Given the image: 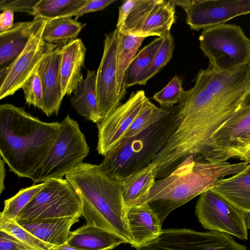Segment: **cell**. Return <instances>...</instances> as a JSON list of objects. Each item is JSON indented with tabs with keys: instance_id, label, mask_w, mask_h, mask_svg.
I'll return each mask as SVG.
<instances>
[{
	"instance_id": "4dcf8cb0",
	"label": "cell",
	"mask_w": 250,
	"mask_h": 250,
	"mask_svg": "<svg viewBox=\"0 0 250 250\" xmlns=\"http://www.w3.org/2000/svg\"><path fill=\"white\" fill-rule=\"evenodd\" d=\"M171 107H158L147 98L140 112L127 131L123 139L129 138L137 135L168 113Z\"/></svg>"
},
{
	"instance_id": "277c9868",
	"label": "cell",
	"mask_w": 250,
	"mask_h": 250,
	"mask_svg": "<svg viewBox=\"0 0 250 250\" xmlns=\"http://www.w3.org/2000/svg\"><path fill=\"white\" fill-rule=\"evenodd\" d=\"M249 163H212L190 156L169 175L156 180L139 204L148 205L162 225L172 211L210 189L225 177L242 171Z\"/></svg>"
},
{
	"instance_id": "ac0fdd59",
	"label": "cell",
	"mask_w": 250,
	"mask_h": 250,
	"mask_svg": "<svg viewBox=\"0 0 250 250\" xmlns=\"http://www.w3.org/2000/svg\"><path fill=\"white\" fill-rule=\"evenodd\" d=\"M127 217L135 248L157 238L162 229L159 218L146 204L127 207Z\"/></svg>"
},
{
	"instance_id": "8d00e7d4",
	"label": "cell",
	"mask_w": 250,
	"mask_h": 250,
	"mask_svg": "<svg viewBox=\"0 0 250 250\" xmlns=\"http://www.w3.org/2000/svg\"><path fill=\"white\" fill-rule=\"evenodd\" d=\"M39 0H0V10L27 13L34 16V7Z\"/></svg>"
},
{
	"instance_id": "d590c367",
	"label": "cell",
	"mask_w": 250,
	"mask_h": 250,
	"mask_svg": "<svg viewBox=\"0 0 250 250\" xmlns=\"http://www.w3.org/2000/svg\"><path fill=\"white\" fill-rule=\"evenodd\" d=\"M21 89L26 103L37 107L44 112L45 107L42 88L37 67L24 83Z\"/></svg>"
},
{
	"instance_id": "7bdbcfd3",
	"label": "cell",
	"mask_w": 250,
	"mask_h": 250,
	"mask_svg": "<svg viewBox=\"0 0 250 250\" xmlns=\"http://www.w3.org/2000/svg\"><path fill=\"white\" fill-rule=\"evenodd\" d=\"M50 250H84L72 247L69 246L66 243L60 246H54Z\"/></svg>"
},
{
	"instance_id": "ba28073f",
	"label": "cell",
	"mask_w": 250,
	"mask_h": 250,
	"mask_svg": "<svg viewBox=\"0 0 250 250\" xmlns=\"http://www.w3.org/2000/svg\"><path fill=\"white\" fill-rule=\"evenodd\" d=\"M200 48L209 65L229 71L250 62V39L240 26L224 23L202 30Z\"/></svg>"
},
{
	"instance_id": "7402d4cb",
	"label": "cell",
	"mask_w": 250,
	"mask_h": 250,
	"mask_svg": "<svg viewBox=\"0 0 250 250\" xmlns=\"http://www.w3.org/2000/svg\"><path fill=\"white\" fill-rule=\"evenodd\" d=\"M70 102L72 107L86 120L99 124L102 121L96 96V73L87 70L86 76L74 89Z\"/></svg>"
},
{
	"instance_id": "d6a6232c",
	"label": "cell",
	"mask_w": 250,
	"mask_h": 250,
	"mask_svg": "<svg viewBox=\"0 0 250 250\" xmlns=\"http://www.w3.org/2000/svg\"><path fill=\"white\" fill-rule=\"evenodd\" d=\"M174 49V39L170 33L163 36V41L151 64L140 80L139 85H146L149 79L159 73L167 64L172 57Z\"/></svg>"
},
{
	"instance_id": "9a60e30c",
	"label": "cell",
	"mask_w": 250,
	"mask_h": 250,
	"mask_svg": "<svg viewBox=\"0 0 250 250\" xmlns=\"http://www.w3.org/2000/svg\"><path fill=\"white\" fill-rule=\"evenodd\" d=\"M147 98L143 90L133 91L125 103L97 124L98 129L97 150L100 154L105 156L121 141L140 112Z\"/></svg>"
},
{
	"instance_id": "9c48e42d",
	"label": "cell",
	"mask_w": 250,
	"mask_h": 250,
	"mask_svg": "<svg viewBox=\"0 0 250 250\" xmlns=\"http://www.w3.org/2000/svg\"><path fill=\"white\" fill-rule=\"evenodd\" d=\"M45 182L44 187L19 214L17 222L82 216L80 198L66 179H53Z\"/></svg>"
},
{
	"instance_id": "8fae6325",
	"label": "cell",
	"mask_w": 250,
	"mask_h": 250,
	"mask_svg": "<svg viewBox=\"0 0 250 250\" xmlns=\"http://www.w3.org/2000/svg\"><path fill=\"white\" fill-rule=\"evenodd\" d=\"M195 214L205 229L224 232L242 240L248 238L246 213L211 189L200 195Z\"/></svg>"
},
{
	"instance_id": "e0dca14e",
	"label": "cell",
	"mask_w": 250,
	"mask_h": 250,
	"mask_svg": "<svg viewBox=\"0 0 250 250\" xmlns=\"http://www.w3.org/2000/svg\"><path fill=\"white\" fill-rule=\"evenodd\" d=\"M86 48L80 39L71 40L61 47L60 74L63 96L71 95L83 79Z\"/></svg>"
},
{
	"instance_id": "cb8c5ba5",
	"label": "cell",
	"mask_w": 250,
	"mask_h": 250,
	"mask_svg": "<svg viewBox=\"0 0 250 250\" xmlns=\"http://www.w3.org/2000/svg\"><path fill=\"white\" fill-rule=\"evenodd\" d=\"M176 5L173 0H161L135 36L162 37L169 34L175 21Z\"/></svg>"
},
{
	"instance_id": "5bb4252c",
	"label": "cell",
	"mask_w": 250,
	"mask_h": 250,
	"mask_svg": "<svg viewBox=\"0 0 250 250\" xmlns=\"http://www.w3.org/2000/svg\"><path fill=\"white\" fill-rule=\"evenodd\" d=\"M118 41L117 28L105 35L103 54L96 73V96L102 120L121 105L124 98L117 92Z\"/></svg>"
},
{
	"instance_id": "52a82bcc",
	"label": "cell",
	"mask_w": 250,
	"mask_h": 250,
	"mask_svg": "<svg viewBox=\"0 0 250 250\" xmlns=\"http://www.w3.org/2000/svg\"><path fill=\"white\" fill-rule=\"evenodd\" d=\"M195 158L212 163L250 162V88L232 116L210 138Z\"/></svg>"
},
{
	"instance_id": "44dd1931",
	"label": "cell",
	"mask_w": 250,
	"mask_h": 250,
	"mask_svg": "<svg viewBox=\"0 0 250 250\" xmlns=\"http://www.w3.org/2000/svg\"><path fill=\"white\" fill-rule=\"evenodd\" d=\"M79 217L36 219L17 222L39 239L53 246L66 243L70 229Z\"/></svg>"
},
{
	"instance_id": "ffe728a7",
	"label": "cell",
	"mask_w": 250,
	"mask_h": 250,
	"mask_svg": "<svg viewBox=\"0 0 250 250\" xmlns=\"http://www.w3.org/2000/svg\"><path fill=\"white\" fill-rule=\"evenodd\" d=\"M125 241L117 234L101 228L84 225L70 231L66 244L84 250H112Z\"/></svg>"
},
{
	"instance_id": "e575fe53",
	"label": "cell",
	"mask_w": 250,
	"mask_h": 250,
	"mask_svg": "<svg viewBox=\"0 0 250 250\" xmlns=\"http://www.w3.org/2000/svg\"><path fill=\"white\" fill-rule=\"evenodd\" d=\"M182 81L177 75L162 89L155 93L153 99L161 107H168L178 104L185 94Z\"/></svg>"
},
{
	"instance_id": "ee69618b",
	"label": "cell",
	"mask_w": 250,
	"mask_h": 250,
	"mask_svg": "<svg viewBox=\"0 0 250 250\" xmlns=\"http://www.w3.org/2000/svg\"></svg>"
},
{
	"instance_id": "1f68e13d",
	"label": "cell",
	"mask_w": 250,
	"mask_h": 250,
	"mask_svg": "<svg viewBox=\"0 0 250 250\" xmlns=\"http://www.w3.org/2000/svg\"><path fill=\"white\" fill-rule=\"evenodd\" d=\"M161 0H139L125 19L122 26L118 30L125 35H135L150 13Z\"/></svg>"
},
{
	"instance_id": "4fadbf2b",
	"label": "cell",
	"mask_w": 250,
	"mask_h": 250,
	"mask_svg": "<svg viewBox=\"0 0 250 250\" xmlns=\"http://www.w3.org/2000/svg\"><path fill=\"white\" fill-rule=\"evenodd\" d=\"M186 12V22L199 31L250 14V0H173Z\"/></svg>"
},
{
	"instance_id": "74e56055",
	"label": "cell",
	"mask_w": 250,
	"mask_h": 250,
	"mask_svg": "<svg viewBox=\"0 0 250 250\" xmlns=\"http://www.w3.org/2000/svg\"><path fill=\"white\" fill-rule=\"evenodd\" d=\"M116 1V0H89L84 5L67 17L71 18L75 16V19H77L85 14L101 11Z\"/></svg>"
},
{
	"instance_id": "b9f144b4",
	"label": "cell",
	"mask_w": 250,
	"mask_h": 250,
	"mask_svg": "<svg viewBox=\"0 0 250 250\" xmlns=\"http://www.w3.org/2000/svg\"><path fill=\"white\" fill-rule=\"evenodd\" d=\"M5 163L3 159L0 158V193L1 194L5 188L4 179L5 177V169L4 164Z\"/></svg>"
},
{
	"instance_id": "484cf974",
	"label": "cell",
	"mask_w": 250,
	"mask_h": 250,
	"mask_svg": "<svg viewBox=\"0 0 250 250\" xmlns=\"http://www.w3.org/2000/svg\"><path fill=\"white\" fill-rule=\"evenodd\" d=\"M145 38L125 35L119 32L117 63V92L124 97L126 91L123 90L126 71L138 53Z\"/></svg>"
},
{
	"instance_id": "60d3db41",
	"label": "cell",
	"mask_w": 250,
	"mask_h": 250,
	"mask_svg": "<svg viewBox=\"0 0 250 250\" xmlns=\"http://www.w3.org/2000/svg\"><path fill=\"white\" fill-rule=\"evenodd\" d=\"M14 12L5 10L0 14V32L10 29L14 25Z\"/></svg>"
},
{
	"instance_id": "7c38bea8",
	"label": "cell",
	"mask_w": 250,
	"mask_h": 250,
	"mask_svg": "<svg viewBox=\"0 0 250 250\" xmlns=\"http://www.w3.org/2000/svg\"><path fill=\"white\" fill-rule=\"evenodd\" d=\"M47 21L42 18L39 19L24 49L8 66L4 67L6 74L0 80V100L14 95L21 88L42 58L58 46L47 43L42 39V33Z\"/></svg>"
},
{
	"instance_id": "83f0119b",
	"label": "cell",
	"mask_w": 250,
	"mask_h": 250,
	"mask_svg": "<svg viewBox=\"0 0 250 250\" xmlns=\"http://www.w3.org/2000/svg\"><path fill=\"white\" fill-rule=\"evenodd\" d=\"M84 25L70 17L59 18L47 21L42 33V39L47 43L66 44L76 39Z\"/></svg>"
},
{
	"instance_id": "30bf717a",
	"label": "cell",
	"mask_w": 250,
	"mask_h": 250,
	"mask_svg": "<svg viewBox=\"0 0 250 250\" xmlns=\"http://www.w3.org/2000/svg\"><path fill=\"white\" fill-rule=\"evenodd\" d=\"M137 250H247L228 234L200 232L188 229H162L155 239Z\"/></svg>"
},
{
	"instance_id": "f35d334b",
	"label": "cell",
	"mask_w": 250,
	"mask_h": 250,
	"mask_svg": "<svg viewBox=\"0 0 250 250\" xmlns=\"http://www.w3.org/2000/svg\"><path fill=\"white\" fill-rule=\"evenodd\" d=\"M0 250H29V249L13 235L0 230Z\"/></svg>"
},
{
	"instance_id": "f1b7e54d",
	"label": "cell",
	"mask_w": 250,
	"mask_h": 250,
	"mask_svg": "<svg viewBox=\"0 0 250 250\" xmlns=\"http://www.w3.org/2000/svg\"><path fill=\"white\" fill-rule=\"evenodd\" d=\"M89 0H39L34 7V17L47 21L67 17Z\"/></svg>"
},
{
	"instance_id": "836d02e7",
	"label": "cell",
	"mask_w": 250,
	"mask_h": 250,
	"mask_svg": "<svg viewBox=\"0 0 250 250\" xmlns=\"http://www.w3.org/2000/svg\"><path fill=\"white\" fill-rule=\"evenodd\" d=\"M0 230L13 235L26 245L29 250H50L54 246L39 239L17 221L0 219Z\"/></svg>"
},
{
	"instance_id": "3957f363",
	"label": "cell",
	"mask_w": 250,
	"mask_h": 250,
	"mask_svg": "<svg viewBox=\"0 0 250 250\" xmlns=\"http://www.w3.org/2000/svg\"><path fill=\"white\" fill-rule=\"evenodd\" d=\"M81 202L86 224L110 231L132 244L122 182L111 178L100 165L83 163L65 176Z\"/></svg>"
},
{
	"instance_id": "ab89813d",
	"label": "cell",
	"mask_w": 250,
	"mask_h": 250,
	"mask_svg": "<svg viewBox=\"0 0 250 250\" xmlns=\"http://www.w3.org/2000/svg\"><path fill=\"white\" fill-rule=\"evenodd\" d=\"M139 0H127L119 7V15L116 28L119 30L123 25L125 19Z\"/></svg>"
},
{
	"instance_id": "7a4b0ae2",
	"label": "cell",
	"mask_w": 250,
	"mask_h": 250,
	"mask_svg": "<svg viewBox=\"0 0 250 250\" xmlns=\"http://www.w3.org/2000/svg\"><path fill=\"white\" fill-rule=\"evenodd\" d=\"M60 123L44 122L23 108L0 105V155L9 170L30 178L53 145Z\"/></svg>"
},
{
	"instance_id": "8992f818",
	"label": "cell",
	"mask_w": 250,
	"mask_h": 250,
	"mask_svg": "<svg viewBox=\"0 0 250 250\" xmlns=\"http://www.w3.org/2000/svg\"><path fill=\"white\" fill-rule=\"evenodd\" d=\"M89 149L78 122L68 114L60 123L53 145L30 179L34 184L61 179L83 163Z\"/></svg>"
},
{
	"instance_id": "6da1fadb",
	"label": "cell",
	"mask_w": 250,
	"mask_h": 250,
	"mask_svg": "<svg viewBox=\"0 0 250 250\" xmlns=\"http://www.w3.org/2000/svg\"><path fill=\"white\" fill-rule=\"evenodd\" d=\"M250 88V62L229 71L200 70L180 104L188 128L203 144L234 114Z\"/></svg>"
},
{
	"instance_id": "f546056e",
	"label": "cell",
	"mask_w": 250,
	"mask_h": 250,
	"mask_svg": "<svg viewBox=\"0 0 250 250\" xmlns=\"http://www.w3.org/2000/svg\"><path fill=\"white\" fill-rule=\"evenodd\" d=\"M45 185V182H43L22 188L14 196L5 200L0 219L17 221L21 212Z\"/></svg>"
},
{
	"instance_id": "d6986e66",
	"label": "cell",
	"mask_w": 250,
	"mask_h": 250,
	"mask_svg": "<svg viewBox=\"0 0 250 250\" xmlns=\"http://www.w3.org/2000/svg\"><path fill=\"white\" fill-rule=\"evenodd\" d=\"M210 189L246 214L250 213V162L242 171L219 180Z\"/></svg>"
},
{
	"instance_id": "4316f807",
	"label": "cell",
	"mask_w": 250,
	"mask_h": 250,
	"mask_svg": "<svg viewBox=\"0 0 250 250\" xmlns=\"http://www.w3.org/2000/svg\"><path fill=\"white\" fill-rule=\"evenodd\" d=\"M163 41V37L156 38L138 52L126 71L123 85L124 91H126V88L129 87L139 84L149 68Z\"/></svg>"
},
{
	"instance_id": "603a6c76",
	"label": "cell",
	"mask_w": 250,
	"mask_h": 250,
	"mask_svg": "<svg viewBox=\"0 0 250 250\" xmlns=\"http://www.w3.org/2000/svg\"><path fill=\"white\" fill-rule=\"evenodd\" d=\"M14 23L9 30L0 32V65L15 60L24 49L39 20Z\"/></svg>"
},
{
	"instance_id": "5b68a950",
	"label": "cell",
	"mask_w": 250,
	"mask_h": 250,
	"mask_svg": "<svg viewBox=\"0 0 250 250\" xmlns=\"http://www.w3.org/2000/svg\"><path fill=\"white\" fill-rule=\"evenodd\" d=\"M177 125L173 105L168 113L137 135L122 139L104 156L100 165L107 175L122 182L152 163Z\"/></svg>"
},
{
	"instance_id": "d4e9b609",
	"label": "cell",
	"mask_w": 250,
	"mask_h": 250,
	"mask_svg": "<svg viewBox=\"0 0 250 250\" xmlns=\"http://www.w3.org/2000/svg\"><path fill=\"white\" fill-rule=\"evenodd\" d=\"M156 180L154 168L150 164L124 179L122 187L127 207L139 204L147 195Z\"/></svg>"
},
{
	"instance_id": "2e32d148",
	"label": "cell",
	"mask_w": 250,
	"mask_h": 250,
	"mask_svg": "<svg viewBox=\"0 0 250 250\" xmlns=\"http://www.w3.org/2000/svg\"><path fill=\"white\" fill-rule=\"evenodd\" d=\"M61 47L47 53L38 65L44 104V113L50 116L58 115L64 97L60 74Z\"/></svg>"
}]
</instances>
